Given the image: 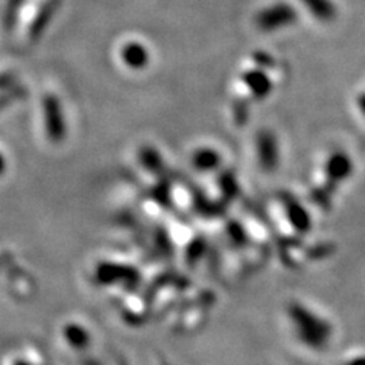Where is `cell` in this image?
<instances>
[{
	"label": "cell",
	"mask_w": 365,
	"mask_h": 365,
	"mask_svg": "<svg viewBox=\"0 0 365 365\" xmlns=\"http://www.w3.org/2000/svg\"><path fill=\"white\" fill-rule=\"evenodd\" d=\"M192 165L201 173H210L221 165V154L212 148H201L192 155Z\"/></svg>",
	"instance_id": "9"
},
{
	"label": "cell",
	"mask_w": 365,
	"mask_h": 365,
	"mask_svg": "<svg viewBox=\"0 0 365 365\" xmlns=\"http://www.w3.org/2000/svg\"><path fill=\"white\" fill-rule=\"evenodd\" d=\"M43 118L48 139L53 143H60L66 139V119L61 102L55 95H46L43 99Z\"/></svg>",
	"instance_id": "3"
},
{
	"label": "cell",
	"mask_w": 365,
	"mask_h": 365,
	"mask_svg": "<svg viewBox=\"0 0 365 365\" xmlns=\"http://www.w3.org/2000/svg\"><path fill=\"white\" fill-rule=\"evenodd\" d=\"M120 58L127 67L134 68V71H142V68L150 64V52H148L143 44L130 41L123 44L120 51Z\"/></svg>",
	"instance_id": "7"
},
{
	"label": "cell",
	"mask_w": 365,
	"mask_h": 365,
	"mask_svg": "<svg viewBox=\"0 0 365 365\" xmlns=\"http://www.w3.org/2000/svg\"><path fill=\"white\" fill-rule=\"evenodd\" d=\"M256 151L262 169H265L267 173L276 169L279 163V143L274 133H271L269 130H262L257 133Z\"/></svg>",
	"instance_id": "4"
},
{
	"label": "cell",
	"mask_w": 365,
	"mask_h": 365,
	"mask_svg": "<svg viewBox=\"0 0 365 365\" xmlns=\"http://www.w3.org/2000/svg\"><path fill=\"white\" fill-rule=\"evenodd\" d=\"M6 168V162H5V157L2 155V153H0V175L4 174V170Z\"/></svg>",
	"instance_id": "15"
},
{
	"label": "cell",
	"mask_w": 365,
	"mask_h": 365,
	"mask_svg": "<svg viewBox=\"0 0 365 365\" xmlns=\"http://www.w3.org/2000/svg\"><path fill=\"white\" fill-rule=\"evenodd\" d=\"M255 60L257 63V67H262V68H272L274 67V60L272 56L269 53H265V52H256L255 55Z\"/></svg>",
	"instance_id": "13"
},
{
	"label": "cell",
	"mask_w": 365,
	"mask_h": 365,
	"mask_svg": "<svg viewBox=\"0 0 365 365\" xmlns=\"http://www.w3.org/2000/svg\"><path fill=\"white\" fill-rule=\"evenodd\" d=\"M52 14H53V6H52L51 4L44 5V6L41 8L38 17L36 19V21H34L32 32H31V34H32V38H36V36H40V32L44 29L46 23H48V21L51 20Z\"/></svg>",
	"instance_id": "10"
},
{
	"label": "cell",
	"mask_w": 365,
	"mask_h": 365,
	"mask_svg": "<svg viewBox=\"0 0 365 365\" xmlns=\"http://www.w3.org/2000/svg\"><path fill=\"white\" fill-rule=\"evenodd\" d=\"M297 11L287 2H279L260 9L255 17L256 28L262 32H276L297 21Z\"/></svg>",
	"instance_id": "1"
},
{
	"label": "cell",
	"mask_w": 365,
	"mask_h": 365,
	"mask_svg": "<svg viewBox=\"0 0 365 365\" xmlns=\"http://www.w3.org/2000/svg\"><path fill=\"white\" fill-rule=\"evenodd\" d=\"M356 106H358L362 116L365 118V91H364V93H359V96L356 99Z\"/></svg>",
	"instance_id": "14"
},
{
	"label": "cell",
	"mask_w": 365,
	"mask_h": 365,
	"mask_svg": "<svg viewBox=\"0 0 365 365\" xmlns=\"http://www.w3.org/2000/svg\"><path fill=\"white\" fill-rule=\"evenodd\" d=\"M140 162L145 165V168L150 169H157L162 165V162H160V155L155 150H153V148H143L140 151Z\"/></svg>",
	"instance_id": "11"
},
{
	"label": "cell",
	"mask_w": 365,
	"mask_h": 365,
	"mask_svg": "<svg viewBox=\"0 0 365 365\" xmlns=\"http://www.w3.org/2000/svg\"><path fill=\"white\" fill-rule=\"evenodd\" d=\"M291 317H294V322L297 324V330H299V335L303 342L309 344L312 347H319L326 342L329 329L327 324L322 319L317 318L314 314H311L307 309L303 307H294V314L291 312Z\"/></svg>",
	"instance_id": "2"
},
{
	"label": "cell",
	"mask_w": 365,
	"mask_h": 365,
	"mask_svg": "<svg viewBox=\"0 0 365 365\" xmlns=\"http://www.w3.org/2000/svg\"><path fill=\"white\" fill-rule=\"evenodd\" d=\"M300 2L309 11V14L319 21H332L338 14L332 0H300Z\"/></svg>",
	"instance_id": "8"
},
{
	"label": "cell",
	"mask_w": 365,
	"mask_h": 365,
	"mask_svg": "<svg viewBox=\"0 0 365 365\" xmlns=\"http://www.w3.org/2000/svg\"><path fill=\"white\" fill-rule=\"evenodd\" d=\"M242 83L251 98L256 101H262L269 96L272 91V79L267 73V68L255 67L248 68L242 75Z\"/></svg>",
	"instance_id": "5"
},
{
	"label": "cell",
	"mask_w": 365,
	"mask_h": 365,
	"mask_svg": "<svg viewBox=\"0 0 365 365\" xmlns=\"http://www.w3.org/2000/svg\"><path fill=\"white\" fill-rule=\"evenodd\" d=\"M233 120L239 127L247 123L248 120V104L247 101H239L233 106Z\"/></svg>",
	"instance_id": "12"
},
{
	"label": "cell",
	"mask_w": 365,
	"mask_h": 365,
	"mask_svg": "<svg viewBox=\"0 0 365 365\" xmlns=\"http://www.w3.org/2000/svg\"><path fill=\"white\" fill-rule=\"evenodd\" d=\"M323 169L327 185H338L353 173V162L344 151H335L326 158Z\"/></svg>",
	"instance_id": "6"
}]
</instances>
